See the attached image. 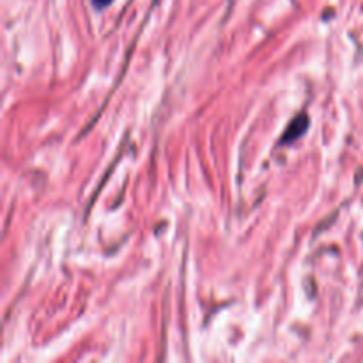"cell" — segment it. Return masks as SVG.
<instances>
[{
  "label": "cell",
  "instance_id": "1",
  "mask_svg": "<svg viewBox=\"0 0 363 363\" xmlns=\"http://www.w3.org/2000/svg\"><path fill=\"white\" fill-rule=\"evenodd\" d=\"M307 128H308V119H307V116L296 117V119H294L293 123L289 124V128H287L286 133H284L282 142H284V144H291V142L296 140V138L300 137V135H303Z\"/></svg>",
  "mask_w": 363,
  "mask_h": 363
},
{
  "label": "cell",
  "instance_id": "2",
  "mask_svg": "<svg viewBox=\"0 0 363 363\" xmlns=\"http://www.w3.org/2000/svg\"><path fill=\"white\" fill-rule=\"evenodd\" d=\"M113 0H92V4H94V7H98V9H105L106 6H110Z\"/></svg>",
  "mask_w": 363,
  "mask_h": 363
}]
</instances>
